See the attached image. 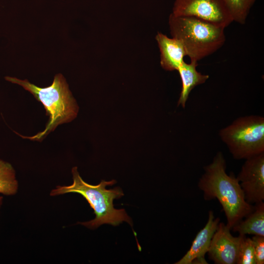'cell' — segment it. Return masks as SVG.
Instances as JSON below:
<instances>
[{"label":"cell","instance_id":"1","mask_svg":"<svg viewBox=\"0 0 264 264\" xmlns=\"http://www.w3.org/2000/svg\"><path fill=\"white\" fill-rule=\"evenodd\" d=\"M226 167L223 155L219 152L212 162L204 167L198 187L205 200H218L225 213L226 225L231 229L253 211L254 206L246 201L237 177L227 175Z\"/></svg>","mask_w":264,"mask_h":264},{"label":"cell","instance_id":"2","mask_svg":"<svg viewBox=\"0 0 264 264\" xmlns=\"http://www.w3.org/2000/svg\"><path fill=\"white\" fill-rule=\"evenodd\" d=\"M73 183L68 186H58L52 189L50 196H56L67 193H77L82 195L88 202L94 211L95 218L88 221L79 222L88 228L95 229L103 224L117 226L126 221L131 226L132 222L125 209L114 208L113 200L124 195L120 188L106 189L107 186L112 185L116 181L102 180L98 185L86 182L80 176L76 167L72 169Z\"/></svg>","mask_w":264,"mask_h":264},{"label":"cell","instance_id":"3","mask_svg":"<svg viewBox=\"0 0 264 264\" xmlns=\"http://www.w3.org/2000/svg\"><path fill=\"white\" fill-rule=\"evenodd\" d=\"M5 78L7 81L22 86L33 94L44 105L46 115L49 116L48 122L43 131L30 137L21 135L23 138L41 141L59 125L68 122L77 116L78 107L61 74L56 75L52 84L45 88L37 87L27 80H22L8 76Z\"/></svg>","mask_w":264,"mask_h":264},{"label":"cell","instance_id":"4","mask_svg":"<svg viewBox=\"0 0 264 264\" xmlns=\"http://www.w3.org/2000/svg\"><path fill=\"white\" fill-rule=\"evenodd\" d=\"M168 23L173 38L183 44L190 61H198L216 52L224 44L225 28L201 19L171 14Z\"/></svg>","mask_w":264,"mask_h":264},{"label":"cell","instance_id":"5","mask_svg":"<svg viewBox=\"0 0 264 264\" xmlns=\"http://www.w3.org/2000/svg\"><path fill=\"white\" fill-rule=\"evenodd\" d=\"M219 135L236 159H247L264 153V118L242 116L221 129Z\"/></svg>","mask_w":264,"mask_h":264},{"label":"cell","instance_id":"6","mask_svg":"<svg viewBox=\"0 0 264 264\" xmlns=\"http://www.w3.org/2000/svg\"><path fill=\"white\" fill-rule=\"evenodd\" d=\"M172 14L196 17L224 28L233 22L225 0H175Z\"/></svg>","mask_w":264,"mask_h":264},{"label":"cell","instance_id":"7","mask_svg":"<svg viewBox=\"0 0 264 264\" xmlns=\"http://www.w3.org/2000/svg\"><path fill=\"white\" fill-rule=\"evenodd\" d=\"M249 204L264 200V153L246 159L236 177Z\"/></svg>","mask_w":264,"mask_h":264},{"label":"cell","instance_id":"8","mask_svg":"<svg viewBox=\"0 0 264 264\" xmlns=\"http://www.w3.org/2000/svg\"><path fill=\"white\" fill-rule=\"evenodd\" d=\"M231 229L223 222H219L211 239L207 252L210 260L216 264H235L242 235L234 237Z\"/></svg>","mask_w":264,"mask_h":264},{"label":"cell","instance_id":"9","mask_svg":"<svg viewBox=\"0 0 264 264\" xmlns=\"http://www.w3.org/2000/svg\"><path fill=\"white\" fill-rule=\"evenodd\" d=\"M220 220V218H215L213 211H210L205 225L198 232L189 250L175 264H207L205 255L208 251L211 239Z\"/></svg>","mask_w":264,"mask_h":264},{"label":"cell","instance_id":"10","mask_svg":"<svg viewBox=\"0 0 264 264\" xmlns=\"http://www.w3.org/2000/svg\"><path fill=\"white\" fill-rule=\"evenodd\" d=\"M155 39L160 53V65L167 71L177 70L186 56L182 44L177 39L158 32Z\"/></svg>","mask_w":264,"mask_h":264},{"label":"cell","instance_id":"11","mask_svg":"<svg viewBox=\"0 0 264 264\" xmlns=\"http://www.w3.org/2000/svg\"><path fill=\"white\" fill-rule=\"evenodd\" d=\"M198 63L190 61L187 63L184 61L178 67L181 82L182 88L177 106L185 108L186 103L192 89L196 86L204 84L209 78V76L203 74L197 70Z\"/></svg>","mask_w":264,"mask_h":264},{"label":"cell","instance_id":"12","mask_svg":"<svg viewBox=\"0 0 264 264\" xmlns=\"http://www.w3.org/2000/svg\"><path fill=\"white\" fill-rule=\"evenodd\" d=\"M232 228L240 235L247 234L264 236V202L255 204L253 211Z\"/></svg>","mask_w":264,"mask_h":264},{"label":"cell","instance_id":"13","mask_svg":"<svg viewBox=\"0 0 264 264\" xmlns=\"http://www.w3.org/2000/svg\"><path fill=\"white\" fill-rule=\"evenodd\" d=\"M18 187L13 167L10 163L0 159V193L13 196L17 193Z\"/></svg>","mask_w":264,"mask_h":264},{"label":"cell","instance_id":"14","mask_svg":"<svg viewBox=\"0 0 264 264\" xmlns=\"http://www.w3.org/2000/svg\"><path fill=\"white\" fill-rule=\"evenodd\" d=\"M233 21L243 24L250 11L257 0H225Z\"/></svg>","mask_w":264,"mask_h":264},{"label":"cell","instance_id":"15","mask_svg":"<svg viewBox=\"0 0 264 264\" xmlns=\"http://www.w3.org/2000/svg\"><path fill=\"white\" fill-rule=\"evenodd\" d=\"M237 264H256L252 239L243 236L239 247Z\"/></svg>","mask_w":264,"mask_h":264},{"label":"cell","instance_id":"16","mask_svg":"<svg viewBox=\"0 0 264 264\" xmlns=\"http://www.w3.org/2000/svg\"><path fill=\"white\" fill-rule=\"evenodd\" d=\"M253 241L256 264H264V236L254 235Z\"/></svg>","mask_w":264,"mask_h":264},{"label":"cell","instance_id":"17","mask_svg":"<svg viewBox=\"0 0 264 264\" xmlns=\"http://www.w3.org/2000/svg\"><path fill=\"white\" fill-rule=\"evenodd\" d=\"M3 203V197L0 196V210Z\"/></svg>","mask_w":264,"mask_h":264}]
</instances>
